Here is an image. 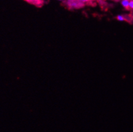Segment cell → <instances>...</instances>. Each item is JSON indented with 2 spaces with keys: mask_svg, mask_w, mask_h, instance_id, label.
Returning a JSON list of instances; mask_svg holds the SVG:
<instances>
[{
  "mask_svg": "<svg viewBox=\"0 0 133 132\" xmlns=\"http://www.w3.org/2000/svg\"><path fill=\"white\" fill-rule=\"evenodd\" d=\"M68 5L70 8L79 9V8L82 7L84 5V3L80 1V0H73V1L68 0Z\"/></svg>",
  "mask_w": 133,
  "mask_h": 132,
  "instance_id": "obj_1",
  "label": "cell"
},
{
  "mask_svg": "<svg viewBox=\"0 0 133 132\" xmlns=\"http://www.w3.org/2000/svg\"><path fill=\"white\" fill-rule=\"evenodd\" d=\"M129 2H130V0H122L121 4L124 8H125V9H129Z\"/></svg>",
  "mask_w": 133,
  "mask_h": 132,
  "instance_id": "obj_2",
  "label": "cell"
},
{
  "mask_svg": "<svg viewBox=\"0 0 133 132\" xmlns=\"http://www.w3.org/2000/svg\"><path fill=\"white\" fill-rule=\"evenodd\" d=\"M116 19H117L118 21L123 22V21H124L125 20V18L124 16H122V15H118V16L116 17Z\"/></svg>",
  "mask_w": 133,
  "mask_h": 132,
  "instance_id": "obj_3",
  "label": "cell"
},
{
  "mask_svg": "<svg viewBox=\"0 0 133 132\" xmlns=\"http://www.w3.org/2000/svg\"><path fill=\"white\" fill-rule=\"evenodd\" d=\"M129 9H133V0H130L129 6Z\"/></svg>",
  "mask_w": 133,
  "mask_h": 132,
  "instance_id": "obj_4",
  "label": "cell"
},
{
  "mask_svg": "<svg viewBox=\"0 0 133 132\" xmlns=\"http://www.w3.org/2000/svg\"><path fill=\"white\" fill-rule=\"evenodd\" d=\"M80 1H82V3H84L88 2V1H91V0H80Z\"/></svg>",
  "mask_w": 133,
  "mask_h": 132,
  "instance_id": "obj_5",
  "label": "cell"
},
{
  "mask_svg": "<svg viewBox=\"0 0 133 132\" xmlns=\"http://www.w3.org/2000/svg\"><path fill=\"white\" fill-rule=\"evenodd\" d=\"M70 1H73V0H70Z\"/></svg>",
  "mask_w": 133,
  "mask_h": 132,
  "instance_id": "obj_6",
  "label": "cell"
},
{
  "mask_svg": "<svg viewBox=\"0 0 133 132\" xmlns=\"http://www.w3.org/2000/svg\"><path fill=\"white\" fill-rule=\"evenodd\" d=\"M59 1H62V0H59Z\"/></svg>",
  "mask_w": 133,
  "mask_h": 132,
  "instance_id": "obj_7",
  "label": "cell"
}]
</instances>
